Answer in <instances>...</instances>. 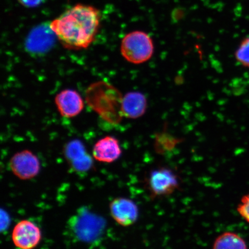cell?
Here are the masks:
<instances>
[{"instance_id": "1", "label": "cell", "mask_w": 249, "mask_h": 249, "mask_svg": "<svg viewBox=\"0 0 249 249\" xmlns=\"http://www.w3.org/2000/svg\"><path fill=\"white\" fill-rule=\"evenodd\" d=\"M101 19L98 9L79 4L52 20L49 27L65 48L79 51L88 48L94 41Z\"/></svg>"}, {"instance_id": "2", "label": "cell", "mask_w": 249, "mask_h": 249, "mask_svg": "<svg viewBox=\"0 0 249 249\" xmlns=\"http://www.w3.org/2000/svg\"><path fill=\"white\" fill-rule=\"evenodd\" d=\"M120 51L123 57L130 63H144L150 60L154 54L153 40L148 34L143 31H132L124 37Z\"/></svg>"}, {"instance_id": "3", "label": "cell", "mask_w": 249, "mask_h": 249, "mask_svg": "<svg viewBox=\"0 0 249 249\" xmlns=\"http://www.w3.org/2000/svg\"><path fill=\"white\" fill-rule=\"evenodd\" d=\"M106 222L104 219L82 208L69 221L71 233L78 241L91 243L102 235Z\"/></svg>"}, {"instance_id": "4", "label": "cell", "mask_w": 249, "mask_h": 249, "mask_svg": "<svg viewBox=\"0 0 249 249\" xmlns=\"http://www.w3.org/2000/svg\"><path fill=\"white\" fill-rule=\"evenodd\" d=\"M151 197L155 198L173 194L179 189L178 176L169 168L161 167L152 170L146 179Z\"/></svg>"}, {"instance_id": "5", "label": "cell", "mask_w": 249, "mask_h": 249, "mask_svg": "<svg viewBox=\"0 0 249 249\" xmlns=\"http://www.w3.org/2000/svg\"><path fill=\"white\" fill-rule=\"evenodd\" d=\"M9 167L16 177L28 180L38 175L40 171L38 158L32 152L24 150L18 152L9 161Z\"/></svg>"}, {"instance_id": "6", "label": "cell", "mask_w": 249, "mask_h": 249, "mask_svg": "<svg viewBox=\"0 0 249 249\" xmlns=\"http://www.w3.org/2000/svg\"><path fill=\"white\" fill-rule=\"evenodd\" d=\"M41 239V232L38 226L30 220L18 223L12 232V240L15 247L30 249L36 247Z\"/></svg>"}, {"instance_id": "7", "label": "cell", "mask_w": 249, "mask_h": 249, "mask_svg": "<svg viewBox=\"0 0 249 249\" xmlns=\"http://www.w3.org/2000/svg\"><path fill=\"white\" fill-rule=\"evenodd\" d=\"M110 214L121 226L128 227L138 220L139 211L138 205L129 198H117L110 204Z\"/></svg>"}, {"instance_id": "8", "label": "cell", "mask_w": 249, "mask_h": 249, "mask_svg": "<svg viewBox=\"0 0 249 249\" xmlns=\"http://www.w3.org/2000/svg\"><path fill=\"white\" fill-rule=\"evenodd\" d=\"M55 104L61 116L67 118L76 117L85 107L82 96L71 89H64L57 93Z\"/></svg>"}, {"instance_id": "9", "label": "cell", "mask_w": 249, "mask_h": 249, "mask_svg": "<svg viewBox=\"0 0 249 249\" xmlns=\"http://www.w3.org/2000/svg\"><path fill=\"white\" fill-rule=\"evenodd\" d=\"M121 154L122 150L119 142L111 136L99 140L92 149L93 158L102 163H113L121 157Z\"/></svg>"}, {"instance_id": "10", "label": "cell", "mask_w": 249, "mask_h": 249, "mask_svg": "<svg viewBox=\"0 0 249 249\" xmlns=\"http://www.w3.org/2000/svg\"><path fill=\"white\" fill-rule=\"evenodd\" d=\"M147 108V98L141 92H128L123 97L121 111L124 117L137 119L145 114Z\"/></svg>"}, {"instance_id": "11", "label": "cell", "mask_w": 249, "mask_h": 249, "mask_svg": "<svg viewBox=\"0 0 249 249\" xmlns=\"http://www.w3.org/2000/svg\"><path fill=\"white\" fill-rule=\"evenodd\" d=\"M247 242L241 236L232 232L220 235L213 243V249H247Z\"/></svg>"}, {"instance_id": "12", "label": "cell", "mask_w": 249, "mask_h": 249, "mask_svg": "<svg viewBox=\"0 0 249 249\" xmlns=\"http://www.w3.org/2000/svg\"><path fill=\"white\" fill-rule=\"evenodd\" d=\"M180 142V139L174 138L169 133H158L155 138V149L158 153L163 154L165 152L172 151Z\"/></svg>"}, {"instance_id": "13", "label": "cell", "mask_w": 249, "mask_h": 249, "mask_svg": "<svg viewBox=\"0 0 249 249\" xmlns=\"http://www.w3.org/2000/svg\"><path fill=\"white\" fill-rule=\"evenodd\" d=\"M235 58L243 66L249 68V37L242 40L235 52Z\"/></svg>"}, {"instance_id": "14", "label": "cell", "mask_w": 249, "mask_h": 249, "mask_svg": "<svg viewBox=\"0 0 249 249\" xmlns=\"http://www.w3.org/2000/svg\"><path fill=\"white\" fill-rule=\"evenodd\" d=\"M237 211L243 219L249 224V193L242 197L237 207Z\"/></svg>"}, {"instance_id": "15", "label": "cell", "mask_w": 249, "mask_h": 249, "mask_svg": "<svg viewBox=\"0 0 249 249\" xmlns=\"http://www.w3.org/2000/svg\"><path fill=\"white\" fill-rule=\"evenodd\" d=\"M20 4L27 8H35L38 7L43 0H18Z\"/></svg>"}]
</instances>
